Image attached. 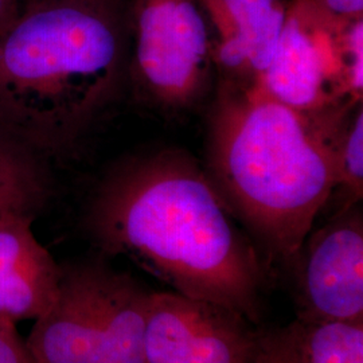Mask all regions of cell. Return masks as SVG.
<instances>
[{
  "mask_svg": "<svg viewBox=\"0 0 363 363\" xmlns=\"http://www.w3.org/2000/svg\"><path fill=\"white\" fill-rule=\"evenodd\" d=\"M286 331L292 363H363V319H295Z\"/></svg>",
  "mask_w": 363,
  "mask_h": 363,
  "instance_id": "obj_12",
  "label": "cell"
},
{
  "mask_svg": "<svg viewBox=\"0 0 363 363\" xmlns=\"http://www.w3.org/2000/svg\"><path fill=\"white\" fill-rule=\"evenodd\" d=\"M355 105L306 113L259 82L216 77L203 169L268 267L294 265L337 189V138Z\"/></svg>",
  "mask_w": 363,
  "mask_h": 363,
  "instance_id": "obj_2",
  "label": "cell"
},
{
  "mask_svg": "<svg viewBox=\"0 0 363 363\" xmlns=\"http://www.w3.org/2000/svg\"><path fill=\"white\" fill-rule=\"evenodd\" d=\"M35 217L0 214V319L16 325L35 320L58 294V264L34 233Z\"/></svg>",
  "mask_w": 363,
  "mask_h": 363,
  "instance_id": "obj_9",
  "label": "cell"
},
{
  "mask_svg": "<svg viewBox=\"0 0 363 363\" xmlns=\"http://www.w3.org/2000/svg\"><path fill=\"white\" fill-rule=\"evenodd\" d=\"M343 28H330L301 10L286 22L259 84L280 103L306 113L358 104L343 60Z\"/></svg>",
  "mask_w": 363,
  "mask_h": 363,
  "instance_id": "obj_7",
  "label": "cell"
},
{
  "mask_svg": "<svg viewBox=\"0 0 363 363\" xmlns=\"http://www.w3.org/2000/svg\"><path fill=\"white\" fill-rule=\"evenodd\" d=\"M19 1V4H21V7L25 4V3H27V1H30V0H18Z\"/></svg>",
  "mask_w": 363,
  "mask_h": 363,
  "instance_id": "obj_18",
  "label": "cell"
},
{
  "mask_svg": "<svg viewBox=\"0 0 363 363\" xmlns=\"http://www.w3.org/2000/svg\"><path fill=\"white\" fill-rule=\"evenodd\" d=\"M19 10L21 4L18 0H0V31L13 22Z\"/></svg>",
  "mask_w": 363,
  "mask_h": 363,
  "instance_id": "obj_17",
  "label": "cell"
},
{
  "mask_svg": "<svg viewBox=\"0 0 363 363\" xmlns=\"http://www.w3.org/2000/svg\"><path fill=\"white\" fill-rule=\"evenodd\" d=\"M218 28L213 42L216 77L259 82L286 22L279 0H208Z\"/></svg>",
  "mask_w": 363,
  "mask_h": 363,
  "instance_id": "obj_10",
  "label": "cell"
},
{
  "mask_svg": "<svg viewBox=\"0 0 363 363\" xmlns=\"http://www.w3.org/2000/svg\"><path fill=\"white\" fill-rule=\"evenodd\" d=\"M151 289L97 253L61 264L52 307L25 345L34 363H147Z\"/></svg>",
  "mask_w": 363,
  "mask_h": 363,
  "instance_id": "obj_4",
  "label": "cell"
},
{
  "mask_svg": "<svg viewBox=\"0 0 363 363\" xmlns=\"http://www.w3.org/2000/svg\"><path fill=\"white\" fill-rule=\"evenodd\" d=\"M298 320H362L363 217L340 208L306 238L294 265Z\"/></svg>",
  "mask_w": 363,
  "mask_h": 363,
  "instance_id": "obj_8",
  "label": "cell"
},
{
  "mask_svg": "<svg viewBox=\"0 0 363 363\" xmlns=\"http://www.w3.org/2000/svg\"><path fill=\"white\" fill-rule=\"evenodd\" d=\"M130 35L115 0H30L0 31V130L74 155L128 91Z\"/></svg>",
  "mask_w": 363,
  "mask_h": 363,
  "instance_id": "obj_3",
  "label": "cell"
},
{
  "mask_svg": "<svg viewBox=\"0 0 363 363\" xmlns=\"http://www.w3.org/2000/svg\"><path fill=\"white\" fill-rule=\"evenodd\" d=\"M261 330L244 315L174 291H152L147 363H250Z\"/></svg>",
  "mask_w": 363,
  "mask_h": 363,
  "instance_id": "obj_6",
  "label": "cell"
},
{
  "mask_svg": "<svg viewBox=\"0 0 363 363\" xmlns=\"http://www.w3.org/2000/svg\"><path fill=\"white\" fill-rule=\"evenodd\" d=\"M48 160L0 130V214L37 218L52 195Z\"/></svg>",
  "mask_w": 363,
  "mask_h": 363,
  "instance_id": "obj_11",
  "label": "cell"
},
{
  "mask_svg": "<svg viewBox=\"0 0 363 363\" xmlns=\"http://www.w3.org/2000/svg\"><path fill=\"white\" fill-rule=\"evenodd\" d=\"M0 363H34L16 325L0 319Z\"/></svg>",
  "mask_w": 363,
  "mask_h": 363,
  "instance_id": "obj_15",
  "label": "cell"
},
{
  "mask_svg": "<svg viewBox=\"0 0 363 363\" xmlns=\"http://www.w3.org/2000/svg\"><path fill=\"white\" fill-rule=\"evenodd\" d=\"M250 363H292L286 327L261 331L259 346Z\"/></svg>",
  "mask_w": 363,
  "mask_h": 363,
  "instance_id": "obj_14",
  "label": "cell"
},
{
  "mask_svg": "<svg viewBox=\"0 0 363 363\" xmlns=\"http://www.w3.org/2000/svg\"><path fill=\"white\" fill-rule=\"evenodd\" d=\"M216 84L213 40L191 0H140L130 37L128 91L163 116L189 113Z\"/></svg>",
  "mask_w": 363,
  "mask_h": 363,
  "instance_id": "obj_5",
  "label": "cell"
},
{
  "mask_svg": "<svg viewBox=\"0 0 363 363\" xmlns=\"http://www.w3.org/2000/svg\"><path fill=\"white\" fill-rule=\"evenodd\" d=\"M328 13L340 18H350L362 13L363 0H323Z\"/></svg>",
  "mask_w": 363,
  "mask_h": 363,
  "instance_id": "obj_16",
  "label": "cell"
},
{
  "mask_svg": "<svg viewBox=\"0 0 363 363\" xmlns=\"http://www.w3.org/2000/svg\"><path fill=\"white\" fill-rule=\"evenodd\" d=\"M337 189L346 193L345 205L363 196V106L355 105L346 118L337 142ZM343 205V206H345Z\"/></svg>",
  "mask_w": 363,
  "mask_h": 363,
  "instance_id": "obj_13",
  "label": "cell"
},
{
  "mask_svg": "<svg viewBox=\"0 0 363 363\" xmlns=\"http://www.w3.org/2000/svg\"><path fill=\"white\" fill-rule=\"evenodd\" d=\"M84 225L105 257H127L169 291L259 323L269 267L189 152L118 162L91 194Z\"/></svg>",
  "mask_w": 363,
  "mask_h": 363,
  "instance_id": "obj_1",
  "label": "cell"
}]
</instances>
